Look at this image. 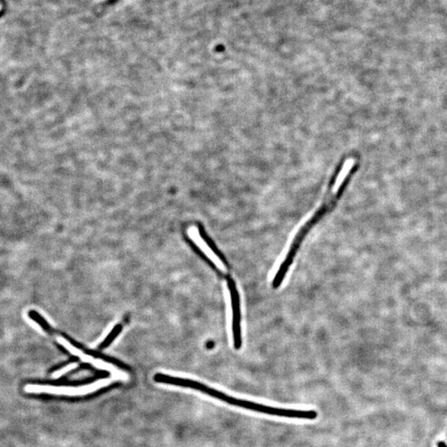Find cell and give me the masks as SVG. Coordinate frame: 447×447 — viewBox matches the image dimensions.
<instances>
[{
    "label": "cell",
    "mask_w": 447,
    "mask_h": 447,
    "mask_svg": "<svg viewBox=\"0 0 447 447\" xmlns=\"http://www.w3.org/2000/svg\"><path fill=\"white\" fill-rule=\"evenodd\" d=\"M198 391L209 395L212 398L219 399V400L228 403L229 405L242 407L247 410H250L260 414H264L271 416H281V418H297L305 420H315L316 418V411L314 410H297V409H280V407H275L260 405V403L245 400V399H241L229 396V395L219 390L212 389L209 386L203 384H200L197 388Z\"/></svg>",
    "instance_id": "1"
},
{
    "label": "cell",
    "mask_w": 447,
    "mask_h": 447,
    "mask_svg": "<svg viewBox=\"0 0 447 447\" xmlns=\"http://www.w3.org/2000/svg\"><path fill=\"white\" fill-rule=\"evenodd\" d=\"M76 366V363H70L67 364L63 368H60V370L56 371L54 373L53 377L54 379H58L60 376H63L64 374H66L67 372L70 371L72 368H75Z\"/></svg>",
    "instance_id": "6"
},
{
    "label": "cell",
    "mask_w": 447,
    "mask_h": 447,
    "mask_svg": "<svg viewBox=\"0 0 447 447\" xmlns=\"http://www.w3.org/2000/svg\"><path fill=\"white\" fill-rule=\"evenodd\" d=\"M108 384V380H101L97 383L84 386V387H56L51 385L28 384L25 386L24 390L29 393H50L54 395H81L95 391L102 386Z\"/></svg>",
    "instance_id": "3"
},
{
    "label": "cell",
    "mask_w": 447,
    "mask_h": 447,
    "mask_svg": "<svg viewBox=\"0 0 447 447\" xmlns=\"http://www.w3.org/2000/svg\"><path fill=\"white\" fill-rule=\"evenodd\" d=\"M123 325L118 324L115 325L114 328L111 330V332L108 334V336L104 339V341L99 344V349L103 350L107 348L108 346H110L113 341H114L117 337L119 336L121 332H122Z\"/></svg>",
    "instance_id": "5"
},
{
    "label": "cell",
    "mask_w": 447,
    "mask_h": 447,
    "mask_svg": "<svg viewBox=\"0 0 447 447\" xmlns=\"http://www.w3.org/2000/svg\"><path fill=\"white\" fill-rule=\"evenodd\" d=\"M7 10V4L4 0H0V18L6 14Z\"/></svg>",
    "instance_id": "7"
},
{
    "label": "cell",
    "mask_w": 447,
    "mask_h": 447,
    "mask_svg": "<svg viewBox=\"0 0 447 447\" xmlns=\"http://www.w3.org/2000/svg\"><path fill=\"white\" fill-rule=\"evenodd\" d=\"M120 1V0H108L107 3L108 4H114L116 2Z\"/></svg>",
    "instance_id": "9"
},
{
    "label": "cell",
    "mask_w": 447,
    "mask_h": 447,
    "mask_svg": "<svg viewBox=\"0 0 447 447\" xmlns=\"http://www.w3.org/2000/svg\"><path fill=\"white\" fill-rule=\"evenodd\" d=\"M355 164H357V160L353 158L347 159L344 164H343L341 170L338 172L336 181H334L329 197L327 199V201L324 202L323 205L316 211V213L311 217L310 220L303 225L300 231H298L292 244L293 248H300L302 242L304 240L307 233L309 232L311 229L335 205L337 200L341 197L346 180L349 179Z\"/></svg>",
    "instance_id": "2"
},
{
    "label": "cell",
    "mask_w": 447,
    "mask_h": 447,
    "mask_svg": "<svg viewBox=\"0 0 447 447\" xmlns=\"http://www.w3.org/2000/svg\"><path fill=\"white\" fill-rule=\"evenodd\" d=\"M437 447H447V445L444 441L438 442Z\"/></svg>",
    "instance_id": "8"
},
{
    "label": "cell",
    "mask_w": 447,
    "mask_h": 447,
    "mask_svg": "<svg viewBox=\"0 0 447 447\" xmlns=\"http://www.w3.org/2000/svg\"><path fill=\"white\" fill-rule=\"evenodd\" d=\"M228 289L231 295L232 311V333L234 349L238 350L242 346L241 298L236 282L227 279Z\"/></svg>",
    "instance_id": "4"
}]
</instances>
